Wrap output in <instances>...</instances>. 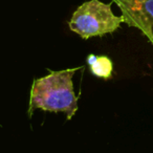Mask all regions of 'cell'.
<instances>
[{"label":"cell","instance_id":"2","mask_svg":"<svg viewBox=\"0 0 153 153\" xmlns=\"http://www.w3.org/2000/svg\"><path fill=\"white\" fill-rule=\"evenodd\" d=\"M124 22L122 16L112 13L111 3H103L100 0H89L80 5L72 14L68 25L71 32L81 38L102 37L115 32Z\"/></svg>","mask_w":153,"mask_h":153},{"label":"cell","instance_id":"4","mask_svg":"<svg viewBox=\"0 0 153 153\" xmlns=\"http://www.w3.org/2000/svg\"><path fill=\"white\" fill-rule=\"evenodd\" d=\"M87 63L90 71L94 76L101 79H109L113 70V64L111 60L106 56L89 55L87 57Z\"/></svg>","mask_w":153,"mask_h":153},{"label":"cell","instance_id":"3","mask_svg":"<svg viewBox=\"0 0 153 153\" xmlns=\"http://www.w3.org/2000/svg\"><path fill=\"white\" fill-rule=\"evenodd\" d=\"M121 10L124 22L137 28L153 45V0H112Z\"/></svg>","mask_w":153,"mask_h":153},{"label":"cell","instance_id":"1","mask_svg":"<svg viewBox=\"0 0 153 153\" xmlns=\"http://www.w3.org/2000/svg\"><path fill=\"white\" fill-rule=\"evenodd\" d=\"M80 68L51 71L47 76L34 80L30 97V115L35 109H41L49 112H64L67 120L71 119L78 110L72 76Z\"/></svg>","mask_w":153,"mask_h":153}]
</instances>
